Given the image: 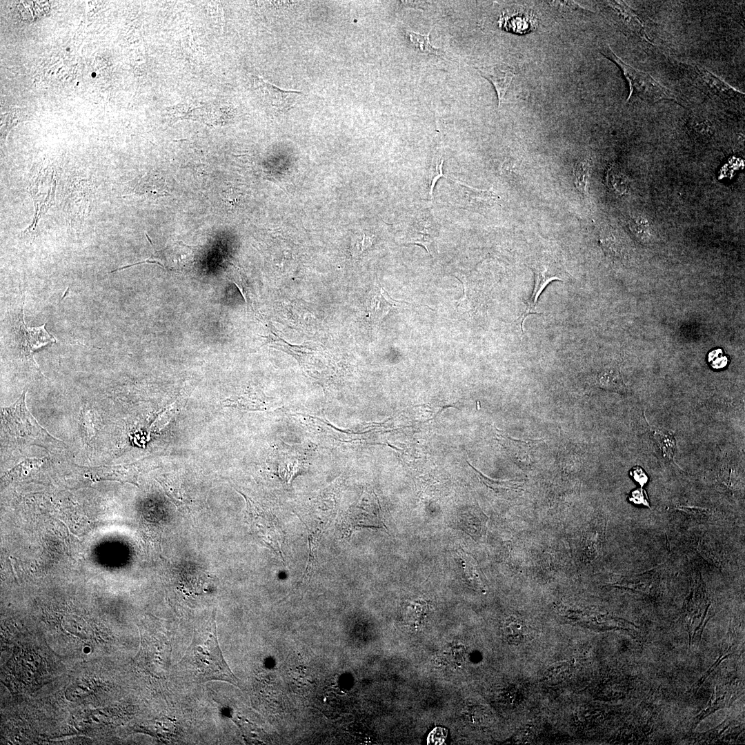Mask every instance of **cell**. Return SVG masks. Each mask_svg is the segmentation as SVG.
I'll use <instances>...</instances> for the list:
<instances>
[{
	"mask_svg": "<svg viewBox=\"0 0 745 745\" xmlns=\"http://www.w3.org/2000/svg\"><path fill=\"white\" fill-rule=\"evenodd\" d=\"M24 390L12 405L1 408V430L3 438L16 445H34L50 450L64 444L43 428L28 411Z\"/></svg>",
	"mask_w": 745,
	"mask_h": 745,
	"instance_id": "7a4b0ae2",
	"label": "cell"
},
{
	"mask_svg": "<svg viewBox=\"0 0 745 745\" xmlns=\"http://www.w3.org/2000/svg\"><path fill=\"white\" fill-rule=\"evenodd\" d=\"M450 180L455 183L456 201L464 208L483 210L494 206L498 202L499 196L492 190L478 189L459 181Z\"/></svg>",
	"mask_w": 745,
	"mask_h": 745,
	"instance_id": "52a82bcc",
	"label": "cell"
},
{
	"mask_svg": "<svg viewBox=\"0 0 745 745\" xmlns=\"http://www.w3.org/2000/svg\"><path fill=\"white\" fill-rule=\"evenodd\" d=\"M481 76L492 83L495 87L497 97L498 106L500 107L504 96L515 75L514 68L502 63L490 66L476 68Z\"/></svg>",
	"mask_w": 745,
	"mask_h": 745,
	"instance_id": "8fae6325",
	"label": "cell"
},
{
	"mask_svg": "<svg viewBox=\"0 0 745 745\" xmlns=\"http://www.w3.org/2000/svg\"><path fill=\"white\" fill-rule=\"evenodd\" d=\"M92 76L93 77H95V73H94V72H93V73L92 74Z\"/></svg>",
	"mask_w": 745,
	"mask_h": 745,
	"instance_id": "484cf974",
	"label": "cell"
},
{
	"mask_svg": "<svg viewBox=\"0 0 745 745\" xmlns=\"http://www.w3.org/2000/svg\"><path fill=\"white\" fill-rule=\"evenodd\" d=\"M630 476L643 488L648 481V477L644 470L639 466H634L630 471Z\"/></svg>",
	"mask_w": 745,
	"mask_h": 745,
	"instance_id": "d4e9b609",
	"label": "cell"
},
{
	"mask_svg": "<svg viewBox=\"0 0 745 745\" xmlns=\"http://www.w3.org/2000/svg\"><path fill=\"white\" fill-rule=\"evenodd\" d=\"M630 226L633 231L639 236H646L648 234L649 225L644 218L636 217L631 220Z\"/></svg>",
	"mask_w": 745,
	"mask_h": 745,
	"instance_id": "cb8c5ba5",
	"label": "cell"
},
{
	"mask_svg": "<svg viewBox=\"0 0 745 745\" xmlns=\"http://www.w3.org/2000/svg\"><path fill=\"white\" fill-rule=\"evenodd\" d=\"M159 482L164 489L167 496L177 506L186 504V500L181 491V487L176 482L170 478L161 481L159 480Z\"/></svg>",
	"mask_w": 745,
	"mask_h": 745,
	"instance_id": "7402d4cb",
	"label": "cell"
},
{
	"mask_svg": "<svg viewBox=\"0 0 745 745\" xmlns=\"http://www.w3.org/2000/svg\"><path fill=\"white\" fill-rule=\"evenodd\" d=\"M590 163L587 159L577 161L573 168V176L575 187L583 197L586 195V186L590 175Z\"/></svg>",
	"mask_w": 745,
	"mask_h": 745,
	"instance_id": "e0dca14e",
	"label": "cell"
},
{
	"mask_svg": "<svg viewBox=\"0 0 745 745\" xmlns=\"http://www.w3.org/2000/svg\"><path fill=\"white\" fill-rule=\"evenodd\" d=\"M535 276L533 291L530 297L524 301L525 310L519 318L521 321V330L524 332L523 324L526 318L530 314H539L536 310V305L540 294L546 286L553 280H562L559 273L548 265L538 263L531 266Z\"/></svg>",
	"mask_w": 745,
	"mask_h": 745,
	"instance_id": "9c48e42d",
	"label": "cell"
},
{
	"mask_svg": "<svg viewBox=\"0 0 745 745\" xmlns=\"http://www.w3.org/2000/svg\"><path fill=\"white\" fill-rule=\"evenodd\" d=\"M252 79L254 88L263 101L276 111L288 110L302 94L300 91L282 90L259 76H252Z\"/></svg>",
	"mask_w": 745,
	"mask_h": 745,
	"instance_id": "8992f818",
	"label": "cell"
},
{
	"mask_svg": "<svg viewBox=\"0 0 745 745\" xmlns=\"http://www.w3.org/2000/svg\"><path fill=\"white\" fill-rule=\"evenodd\" d=\"M607 182L609 188L619 195L624 194L628 188L626 176L616 168H610L608 170Z\"/></svg>",
	"mask_w": 745,
	"mask_h": 745,
	"instance_id": "44dd1931",
	"label": "cell"
},
{
	"mask_svg": "<svg viewBox=\"0 0 745 745\" xmlns=\"http://www.w3.org/2000/svg\"><path fill=\"white\" fill-rule=\"evenodd\" d=\"M600 52L606 57L615 62L622 69L630 87V95L627 101L633 97L650 102L675 100V95L670 90L657 81L650 74L626 63L609 46H603Z\"/></svg>",
	"mask_w": 745,
	"mask_h": 745,
	"instance_id": "3957f363",
	"label": "cell"
},
{
	"mask_svg": "<svg viewBox=\"0 0 745 745\" xmlns=\"http://www.w3.org/2000/svg\"><path fill=\"white\" fill-rule=\"evenodd\" d=\"M438 224L432 215L419 213L406 230L405 241L424 246L430 253L429 248L438 236Z\"/></svg>",
	"mask_w": 745,
	"mask_h": 745,
	"instance_id": "ba28073f",
	"label": "cell"
},
{
	"mask_svg": "<svg viewBox=\"0 0 745 745\" xmlns=\"http://www.w3.org/2000/svg\"><path fill=\"white\" fill-rule=\"evenodd\" d=\"M23 305L13 318L12 333L14 344L20 357L29 361L39 370L33 359V352L43 346L56 342V340L46 330V324L39 327H27L23 321Z\"/></svg>",
	"mask_w": 745,
	"mask_h": 745,
	"instance_id": "277c9868",
	"label": "cell"
},
{
	"mask_svg": "<svg viewBox=\"0 0 745 745\" xmlns=\"http://www.w3.org/2000/svg\"><path fill=\"white\" fill-rule=\"evenodd\" d=\"M597 382L599 387L607 390H620L622 387L619 373L613 368H606L599 373Z\"/></svg>",
	"mask_w": 745,
	"mask_h": 745,
	"instance_id": "d6986e66",
	"label": "cell"
},
{
	"mask_svg": "<svg viewBox=\"0 0 745 745\" xmlns=\"http://www.w3.org/2000/svg\"><path fill=\"white\" fill-rule=\"evenodd\" d=\"M444 162V158L443 156V152L441 151L438 155L434 157L430 168L428 169V179L429 184V194L431 199H433L434 187L438 180L441 177L447 179V177L443 173Z\"/></svg>",
	"mask_w": 745,
	"mask_h": 745,
	"instance_id": "ffe728a7",
	"label": "cell"
},
{
	"mask_svg": "<svg viewBox=\"0 0 745 745\" xmlns=\"http://www.w3.org/2000/svg\"><path fill=\"white\" fill-rule=\"evenodd\" d=\"M609 5L617 14L623 25L637 37L645 39L646 34L642 22L633 11L624 3L610 1Z\"/></svg>",
	"mask_w": 745,
	"mask_h": 745,
	"instance_id": "5bb4252c",
	"label": "cell"
},
{
	"mask_svg": "<svg viewBox=\"0 0 745 745\" xmlns=\"http://www.w3.org/2000/svg\"><path fill=\"white\" fill-rule=\"evenodd\" d=\"M48 170H47V168L41 170L42 181L41 190L34 181L30 183L28 192L34 203L35 214L32 225L26 229L23 232H28L32 228H33L34 230L40 217L53 204L56 181L47 188V185L54 179L53 174L49 179L48 178L50 175H48Z\"/></svg>",
	"mask_w": 745,
	"mask_h": 745,
	"instance_id": "30bf717a",
	"label": "cell"
},
{
	"mask_svg": "<svg viewBox=\"0 0 745 745\" xmlns=\"http://www.w3.org/2000/svg\"><path fill=\"white\" fill-rule=\"evenodd\" d=\"M241 495H243L241 493ZM247 502V519L255 535L274 551L281 553V532L274 517L262 510L249 498L243 495Z\"/></svg>",
	"mask_w": 745,
	"mask_h": 745,
	"instance_id": "5b68a950",
	"label": "cell"
},
{
	"mask_svg": "<svg viewBox=\"0 0 745 745\" xmlns=\"http://www.w3.org/2000/svg\"><path fill=\"white\" fill-rule=\"evenodd\" d=\"M43 464L41 459H26L8 471L1 478L3 483H10L26 477L32 471L39 468Z\"/></svg>",
	"mask_w": 745,
	"mask_h": 745,
	"instance_id": "9a60e30c",
	"label": "cell"
},
{
	"mask_svg": "<svg viewBox=\"0 0 745 745\" xmlns=\"http://www.w3.org/2000/svg\"><path fill=\"white\" fill-rule=\"evenodd\" d=\"M66 50H67V51L70 50V48H66Z\"/></svg>",
	"mask_w": 745,
	"mask_h": 745,
	"instance_id": "4316f807",
	"label": "cell"
},
{
	"mask_svg": "<svg viewBox=\"0 0 745 745\" xmlns=\"http://www.w3.org/2000/svg\"><path fill=\"white\" fill-rule=\"evenodd\" d=\"M406 36L414 48L420 53L440 56L439 49L435 48L430 41V33L422 34L413 31L406 30Z\"/></svg>",
	"mask_w": 745,
	"mask_h": 745,
	"instance_id": "2e32d148",
	"label": "cell"
},
{
	"mask_svg": "<svg viewBox=\"0 0 745 745\" xmlns=\"http://www.w3.org/2000/svg\"><path fill=\"white\" fill-rule=\"evenodd\" d=\"M183 662L188 675L195 680L219 679L237 684V678L225 662L220 650L215 615L195 631Z\"/></svg>",
	"mask_w": 745,
	"mask_h": 745,
	"instance_id": "6da1fadb",
	"label": "cell"
},
{
	"mask_svg": "<svg viewBox=\"0 0 745 745\" xmlns=\"http://www.w3.org/2000/svg\"><path fill=\"white\" fill-rule=\"evenodd\" d=\"M653 439L664 459L672 460L676 448V440L671 433L653 431Z\"/></svg>",
	"mask_w": 745,
	"mask_h": 745,
	"instance_id": "ac0fdd59",
	"label": "cell"
},
{
	"mask_svg": "<svg viewBox=\"0 0 745 745\" xmlns=\"http://www.w3.org/2000/svg\"><path fill=\"white\" fill-rule=\"evenodd\" d=\"M139 471L133 464L120 465L115 466H101L93 468L85 477H90L93 481H117L121 483H130L137 484Z\"/></svg>",
	"mask_w": 745,
	"mask_h": 745,
	"instance_id": "7c38bea8",
	"label": "cell"
},
{
	"mask_svg": "<svg viewBox=\"0 0 745 745\" xmlns=\"http://www.w3.org/2000/svg\"><path fill=\"white\" fill-rule=\"evenodd\" d=\"M628 499L630 501L635 504H642L648 508H650L648 502V497L646 490H644L643 488H636L632 490L629 495Z\"/></svg>",
	"mask_w": 745,
	"mask_h": 745,
	"instance_id": "603a6c76",
	"label": "cell"
},
{
	"mask_svg": "<svg viewBox=\"0 0 745 745\" xmlns=\"http://www.w3.org/2000/svg\"><path fill=\"white\" fill-rule=\"evenodd\" d=\"M693 72L698 83L704 90L712 95L721 99H727L742 94L720 78L699 66H694Z\"/></svg>",
	"mask_w": 745,
	"mask_h": 745,
	"instance_id": "4fadbf2b",
	"label": "cell"
}]
</instances>
